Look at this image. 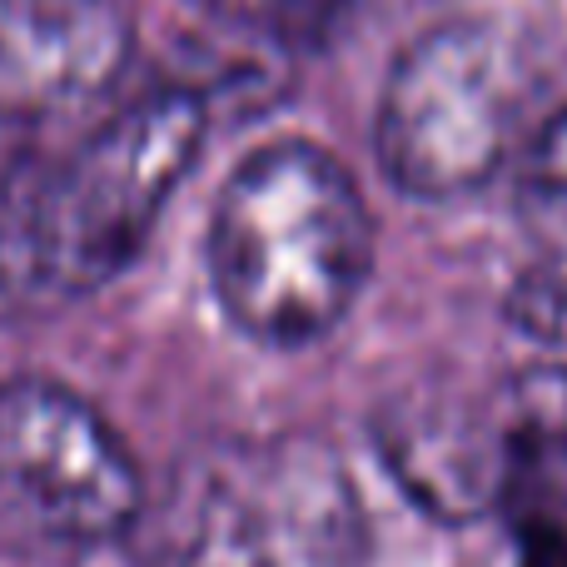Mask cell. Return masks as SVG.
Instances as JSON below:
<instances>
[{"label": "cell", "instance_id": "cell-7", "mask_svg": "<svg viewBox=\"0 0 567 567\" xmlns=\"http://www.w3.org/2000/svg\"><path fill=\"white\" fill-rule=\"evenodd\" d=\"M135 30L120 0H0V115L50 120L125 75Z\"/></svg>", "mask_w": 567, "mask_h": 567}, {"label": "cell", "instance_id": "cell-6", "mask_svg": "<svg viewBox=\"0 0 567 567\" xmlns=\"http://www.w3.org/2000/svg\"><path fill=\"white\" fill-rule=\"evenodd\" d=\"M498 399L493 379L433 369L409 379L369 419L383 468L439 523H478L498 513Z\"/></svg>", "mask_w": 567, "mask_h": 567}, {"label": "cell", "instance_id": "cell-9", "mask_svg": "<svg viewBox=\"0 0 567 567\" xmlns=\"http://www.w3.org/2000/svg\"><path fill=\"white\" fill-rule=\"evenodd\" d=\"M65 303L50 229L45 155H20L0 165V323L30 319Z\"/></svg>", "mask_w": 567, "mask_h": 567}, {"label": "cell", "instance_id": "cell-11", "mask_svg": "<svg viewBox=\"0 0 567 567\" xmlns=\"http://www.w3.org/2000/svg\"><path fill=\"white\" fill-rule=\"evenodd\" d=\"M508 319L518 333L543 343H567V265L543 259V269L523 275L508 293Z\"/></svg>", "mask_w": 567, "mask_h": 567}, {"label": "cell", "instance_id": "cell-4", "mask_svg": "<svg viewBox=\"0 0 567 567\" xmlns=\"http://www.w3.org/2000/svg\"><path fill=\"white\" fill-rule=\"evenodd\" d=\"M145 478L110 419L50 379L0 383V553L70 558L130 538Z\"/></svg>", "mask_w": 567, "mask_h": 567}, {"label": "cell", "instance_id": "cell-8", "mask_svg": "<svg viewBox=\"0 0 567 567\" xmlns=\"http://www.w3.org/2000/svg\"><path fill=\"white\" fill-rule=\"evenodd\" d=\"M498 399V513L513 533L567 523V363H528L493 379Z\"/></svg>", "mask_w": 567, "mask_h": 567}, {"label": "cell", "instance_id": "cell-5", "mask_svg": "<svg viewBox=\"0 0 567 567\" xmlns=\"http://www.w3.org/2000/svg\"><path fill=\"white\" fill-rule=\"evenodd\" d=\"M205 130V95L189 85H165L115 110L75 150L45 155L65 303L130 269L159 209L195 165Z\"/></svg>", "mask_w": 567, "mask_h": 567}, {"label": "cell", "instance_id": "cell-12", "mask_svg": "<svg viewBox=\"0 0 567 567\" xmlns=\"http://www.w3.org/2000/svg\"><path fill=\"white\" fill-rule=\"evenodd\" d=\"M518 567H567V523L553 528H518Z\"/></svg>", "mask_w": 567, "mask_h": 567}, {"label": "cell", "instance_id": "cell-13", "mask_svg": "<svg viewBox=\"0 0 567 567\" xmlns=\"http://www.w3.org/2000/svg\"><path fill=\"white\" fill-rule=\"evenodd\" d=\"M195 6H209L235 20H284V16H293L303 0H195Z\"/></svg>", "mask_w": 567, "mask_h": 567}, {"label": "cell", "instance_id": "cell-2", "mask_svg": "<svg viewBox=\"0 0 567 567\" xmlns=\"http://www.w3.org/2000/svg\"><path fill=\"white\" fill-rule=\"evenodd\" d=\"M130 538L145 567H369V508L319 433H239L185 453Z\"/></svg>", "mask_w": 567, "mask_h": 567}, {"label": "cell", "instance_id": "cell-1", "mask_svg": "<svg viewBox=\"0 0 567 567\" xmlns=\"http://www.w3.org/2000/svg\"><path fill=\"white\" fill-rule=\"evenodd\" d=\"M379 225L359 179L313 140H269L239 159L209 215V289L265 349H309L353 313Z\"/></svg>", "mask_w": 567, "mask_h": 567}, {"label": "cell", "instance_id": "cell-10", "mask_svg": "<svg viewBox=\"0 0 567 567\" xmlns=\"http://www.w3.org/2000/svg\"><path fill=\"white\" fill-rule=\"evenodd\" d=\"M513 209H518L523 235L543 249V259L567 265V105L543 115L523 145Z\"/></svg>", "mask_w": 567, "mask_h": 567}, {"label": "cell", "instance_id": "cell-3", "mask_svg": "<svg viewBox=\"0 0 567 567\" xmlns=\"http://www.w3.org/2000/svg\"><path fill=\"white\" fill-rule=\"evenodd\" d=\"M533 95V50L508 20L449 16L393 55L373 105V159L399 195L463 199L528 145Z\"/></svg>", "mask_w": 567, "mask_h": 567}]
</instances>
